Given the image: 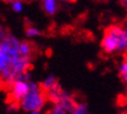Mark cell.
I'll return each instance as SVG.
<instances>
[{
	"mask_svg": "<svg viewBox=\"0 0 127 114\" xmlns=\"http://www.w3.org/2000/svg\"><path fill=\"white\" fill-rule=\"evenodd\" d=\"M20 43L15 35L0 25V85L2 87H9L32 66L33 57L21 54Z\"/></svg>",
	"mask_w": 127,
	"mask_h": 114,
	"instance_id": "6da1fadb",
	"label": "cell"
},
{
	"mask_svg": "<svg viewBox=\"0 0 127 114\" xmlns=\"http://www.w3.org/2000/svg\"><path fill=\"white\" fill-rule=\"evenodd\" d=\"M101 50L107 55L112 54H127V38L124 35L123 27L119 25H112L104 31L101 42Z\"/></svg>",
	"mask_w": 127,
	"mask_h": 114,
	"instance_id": "7a4b0ae2",
	"label": "cell"
},
{
	"mask_svg": "<svg viewBox=\"0 0 127 114\" xmlns=\"http://www.w3.org/2000/svg\"><path fill=\"white\" fill-rule=\"evenodd\" d=\"M47 103H48V100H47L46 93L41 88L40 84L32 80L29 91L19 103V108L22 110L23 112H26V113L35 112V111L42 112L46 108Z\"/></svg>",
	"mask_w": 127,
	"mask_h": 114,
	"instance_id": "3957f363",
	"label": "cell"
},
{
	"mask_svg": "<svg viewBox=\"0 0 127 114\" xmlns=\"http://www.w3.org/2000/svg\"><path fill=\"white\" fill-rule=\"evenodd\" d=\"M32 77L31 72H25L23 75L19 77V79H16L14 83L8 87V97L11 103L19 104L22 98L28 93L29 86H31Z\"/></svg>",
	"mask_w": 127,
	"mask_h": 114,
	"instance_id": "277c9868",
	"label": "cell"
},
{
	"mask_svg": "<svg viewBox=\"0 0 127 114\" xmlns=\"http://www.w3.org/2000/svg\"><path fill=\"white\" fill-rule=\"evenodd\" d=\"M57 104H60V105L68 112V114H71L72 113V111L75 110V106H76L77 101H76V99H75L73 94H71L70 92L63 90L61 97H60V99H58Z\"/></svg>",
	"mask_w": 127,
	"mask_h": 114,
	"instance_id": "5b68a950",
	"label": "cell"
},
{
	"mask_svg": "<svg viewBox=\"0 0 127 114\" xmlns=\"http://www.w3.org/2000/svg\"><path fill=\"white\" fill-rule=\"evenodd\" d=\"M62 92H63V88L60 84H57L56 86H54L53 88H50L48 91H46V97H47V100L50 101L51 104H56L58 101V99L61 97Z\"/></svg>",
	"mask_w": 127,
	"mask_h": 114,
	"instance_id": "8992f818",
	"label": "cell"
},
{
	"mask_svg": "<svg viewBox=\"0 0 127 114\" xmlns=\"http://www.w3.org/2000/svg\"><path fill=\"white\" fill-rule=\"evenodd\" d=\"M43 11L47 15H54L58 9V0H41Z\"/></svg>",
	"mask_w": 127,
	"mask_h": 114,
	"instance_id": "52a82bcc",
	"label": "cell"
},
{
	"mask_svg": "<svg viewBox=\"0 0 127 114\" xmlns=\"http://www.w3.org/2000/svg\"><path fill=\"white\" fill-rule=\"evenodd\" d=\"M57 84H58L57 78H56L54 75H49V76H47L46 78L42 80V83L40 84V86H41V88H42L43 91L46 92V91H48V90H50V88H53L54 86H56Z\"/></svg>",
	"mask_w": 127,
	"mask_h": 114,
	"instance_id": "ba28073f",
	"label": "cell"
},
{
	"mask_svg": "<svg viewBox=\"0 0 127 114\" xmlns=\"http://www.w3.org/2000/svg\"><path fill=\"white\" fill-rule=\"evenodd\" d=\"M25 33H26V36H27V37L34 38V37H37V36H40V35H41V29H40V28H37L36 26L31 25V26L26 27V30H25Z\"/></svg>",
	"mask_w": 127,
	"mask_h": 114,
	"instance_id": "9c48e42d",
	"label": "cell"
},
{
	"mask_svg": "<svg viewBox=\"0 0 127 114\" xmlns=\"http://www.w3.org/2000/svg\"><path fill=\"white\" fill-rule=\"evenodd\" d=\"M47 114H68V112L60 104L56 103V104H51V106L48 108Z\"/></svg>",
	"mask_w": 127,
	"mask_h": 114,
	"instance_id": "30bf717a",
	"label": "cell"
},
{
	"mask_svg": "<svg viewBox=\"0 0 127 114\" xmlns=\"http://www.w3.org/2000/svg\"><path fill=\"white\" fill-rule=\"evenodd\" d=\"M118 71H119V76L121 77V79H126L127 78V56H125L121 59L119 64V68H118Z\"/></svg>",
	"mask_w": 127,
	"mask_h": 114,
	"instance_id": "8fae6325",
	"label": "cell"
},
{
	"mask_svg": "<svg viewBox=\"0 0 127 114\" xmlns=\"http://www.w3.org/2000/svg\"><path fill=\"white\" fill-rule=\"evenodd\" d=\"M71 114H89V110L86 104L84 103H77L75 106V110L72 111Z\"/></svg>",
	"mask_w": 127,
	"mask_h": 114,
	"instance_id": "7c38bea8",
	"label": "cell"
},
{
	"mask_svg": "<svg viewBox=\"0 0 127 114\" xmlns=\"http://www.w3.org/2000/svg\"><path fill=\"white\" fill-rule=\"evenodd\" d=\"M9 5H11L12 11L15 12V13H21L23 11V8H25L23 1H20V0H13Z\"/></svg>",
	"mask_w": 127,
	"mask_h": 114,
	"instance_id": "4fadbf2b",
	"label": "cell"
},
{
	"mask_svg": "<svg viewBox=\"0 0 127 114\" xmlns=\"http://www.w3.org/2000/svg\"><path fill=\"white\" fill-rule=\"evenodd\" d=\"M7 110H8V112H15V111L19 110V104H16V103H11V101H9Z\"/></svg>",
	"mask_w": 127,
	"mask_h": 114,
	"instance_id": "5bb4252c",
	"label": "cell"
},
{
	"mask_svg": "<svg viewBox=\"0 0 127 114\" xmlns=\"http://www.w3.org/2000/svg\"><path fill=\"white\" fill-rule=\"evenodd\" d=\"M119 2L125 9H127V0H119Z\"/></svg>",
	"mask_w": 127,
	"mask_h": 114,
	"instance_id": "9a60e30c",
	"label": "cell"
},
{
	"mask_svg": "<svg viewBox=\"0 0 127 114\" xmlns=\"http://www.w3.org/2000/svg\"><path fill=\"white\" fill-rule=\"evenodd\" d=\"M123 30H124V35H125V37L127 38V23L123 27Z\"/></svg>",
	"mask_w": 127,
	"mask_h": 114,
	"instance_id": "2e32d148",
	"label": "cell"
},
{
	"mask_svg": "<svg viewBox=\"0 0 127 114\" xmlns=\"http://www.w3.org/2000/svg\"><path fill=\"white\" fill-rule=\"evenodd\" d=\"M27 114H43L42 112H37V111H35V112H29V113Z\"/></svg>",
	"mask_w": 127,
	"mask_h": 114,
	"instance_id": "e0dca14e",
	"label": "cell"
},
{
	"mask_svg": "<svg viewBox=\"0 0 127 114\" xmlns=\"http://www.w3.org/2000/svg\"><path fill=\"white\" fill-rule=\"evenodd\" d=\"M117 114H127V110L126 111H121V112H119V113H117Z\"/></svg>",
	"mask_w": 127,
	"mask_h": 114,
	"instance_id": "ac0fdd59",
	"label": "cell"
},
{
	"mask_svg": "<svg viewBox=\"0 0 127 114\" xmlns=\"http://www.w3.org/2000/svg\"><path fill=\"white\" fill-rule=\"evenodd\" d=\"M58 1H62V2H70L71 0H58Z\"/></svg>",
	"mask_w": 127,
	"mask_h": 114,
	"instance_id": "d6986e66",
	"label": "cell"
},
{
	"mask_svg": "<svg viewBox=\"0 0 127 114\" xmlns=\"http://www.w3.org/2000/svg\"><path fill=\"white\" fill-rule=\"evenodd\" d=\"M124 82H125V85H126V90H127V78H126V79H124Z\"/></svg>",
	"mask_w": 127,
	"mask_h": 114,
	"instance_id": "ffe728a7",
	"label": "cell"
},
{
	"mask_svg": "<svg viewBox=\"0 0 127 114\" xmlns=\"http://www.w3.org/2000/svg\"><path fill=\"white\" fill-rule=\"evenodd\" d=\"M20 1H29V0H20Z\"/></svg>",
	"mask_w": 127,
	"mask_h": 114,
	"instance_id": "44dd1931",
	"label": "cell"
},
{
	"mask_svg": "<svg viewBox=\"0 0 127 114\" xmlns=\"http://www.w3.org/2000/svg\"><path fill=\"white\" fill-rule=\"evenodd\" d=\"M105 1H110V0H105Z\"/></svg>",
	"mask_w": 127,
	"mask_h": 114,
	"instance_id": "7402d4cb",
	"label": "cell"
}]
</instances>
